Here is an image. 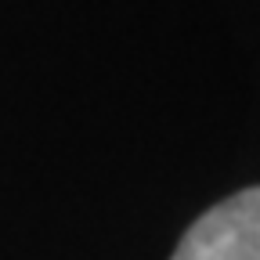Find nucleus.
I'll use <instances>...</instances> for the list:
<instances>
[{
    "label": "nucleus",
    "mask_w": 260,
    "mask_h": 260,
    "mask_svg": "<svg viewBox=\"0 0 260 260\" xmlns=\"http://www.w3.org/2000/svg\"><path fill=\"white\" fill-rule=\"evenodd\" d=\"M170 260H260V184L210 206L181 235Z\"/></svg>",
    "instance_id": "nucleus-1"
}]
</instances>
